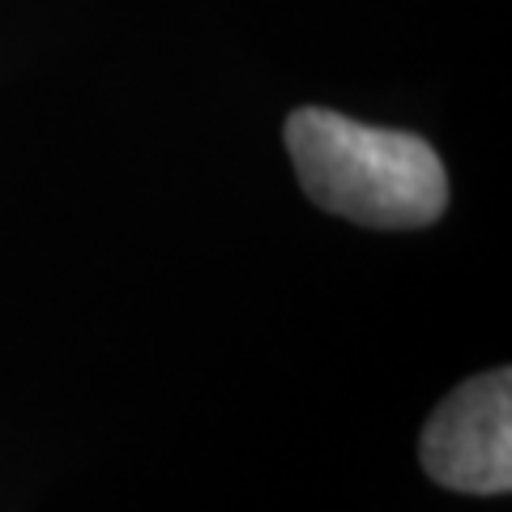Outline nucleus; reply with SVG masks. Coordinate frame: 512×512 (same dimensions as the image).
<instances>
[{
	"instance_id": "obj_2",
	"label": "nucleus",
	"mask_w": 512,
	"mask_h": 512,
	"mask_svg": "<svg viewBox=\"0 0 512 512\" xmlns=\"http://www.w3.org/2000/svg\"><path fill=\"white\" fill-rule=\"evenodd\" d=\"M419 466L436 487L457 495L512 491V372H478L461 380L427 414Z\"/></svg>"
},
{
	"instance_id": "obj_1",
	"label": "nucleus",
	"mask_w": 512,
	"mask_h": 512,
	"mask_svg": "<svg viewBox=\"0 0 512 512\" xmlns=\"http://www.w3.org/2000/svg\"><path fill=\"white\" fill-rule=\"evenodd\" d=\"M282 137L308 201L325 214L372 231H423L448 210V171L419 133L299 107Z\"/></svg>"
}]
</instances>
